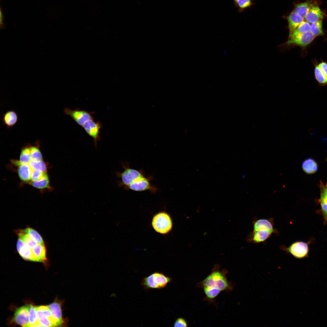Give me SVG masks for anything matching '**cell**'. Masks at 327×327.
<instances>
[{
	"instance_id": "7c38bea8",
	"label": "cell",
	"mask_w": 327,
	"mask_h": 327,
	"mask_svg": "<svg viewBox=\"0 0 327 327\" xmlns=\"http://www.w3.org/2000/svg\"><path fill=\"white\" fill-rule=\"evenodd\" d=\"M16 249L20 256L24 259L34 262H39L34 254L32 249L25 244L18 238L16 243Z\"/></svg>"
},
{
	"instance_id": "5b68a950",
	"label": "cell",
	"mask_w": 327,
	"mask_h": 327,
	"mask_svg": "<svg viewBox=\"0 0 327 327\" xmlns=\"http://www.w3.org/2000/svg\"><path fill=\"white\" fill-rule=\"evenodd\" d=\"M280 248L287 254H291L298 259H302L306 257L308 252V244L301 241L294 242L288 246L284 245H281Z\"/></svg>"
},
{
	"instance_id": "8fae6325",
	"label": "cell",
	"mask_w": 327,
	"mask_h": 327,
	"mask_svg": "<svg viewBox=\"0 0 327 327\" xmlns=\"http://www.w3.org/2000/svg\"><path fill=\"white\" fill-rule=\"evenodd\" d=\"M273 233L265 228H260L252 231L248 236L246 240L249 243H259L263 242L269 239Z\"/></svg>"
},
{
	"instance_id": "d6a6232c",
	"label": "cell",
	"mask_w": 327,
	"mask_h": 327,
	"mask_svg": "<svg viewBox=\"0 0 327 327\" xmlns=\"http://www.w3.org/2000/svg\"><path fill=\"white\" fill-rule=\"evenodd\" d=\"M315 75L316 79L320 84L322 85L327 84V78L318 65H317L315 67Z\"/></svg>"
},
{
	"instance_id": "52a82bcc",
	"label": "cell",
	"mask_w": 327,
	"mask_h": 327,
	"mask_svg": "<svg viewBox=\"0 0 327 327\" xmlns=\"http://www.w3.org/2000/svg\"><path fill=\"white\" fill-rule=\"evenodd\" d=\"M87 133L93 140L94 145L97 147V142L101 139L100 131L102 124L99 121H95L94 118L86 122L82 127Z\"/></svg>"
},
{
	"instance_id": "d6986e66",
	"label": "cell",
	"mask_w": 327,
	"mask_h": 327,
	"mask_svg": "<svg viewBox=\"0 0 327 327\" xmlns=\"http://www.w3.org/2000/svg\"><path fill=\"white\" fill-rule=\"evenodd\" d=\"M15 230L28 235L38 244H45L41 235L33 228L28 227L23 229H19Z\"/></svg>"
},
{
	"instance_id": "d4e9b609",
	"label": "cell",
	"mask_w": 327,
	"mask_h": 327,
	"mask_svg": "<svg viewBox=\"0 0 327 327\" xmlns=\"http://www.w3.org/2000/svg\"><path fill=\"white\" fill-rule=\"evenodd\" d=\"M31 160L30 144H27L21 148L19 161L23 164H29Z\"/></svg>"
},
{
	"instance_id": "ba28073f",
	"label": "cell",
	"mask_w": 327,
	"mask_h": 327,
	"mask_svg": "<svg viewBox=\"0 0 327 327\" xmlns=\"http://www.w3.org/2000/svg\"><path fill=\"white\" fill-rule=\"evenodd\" d=\"M315 38V36L310 31L299 34L289 37L286 44L288 45H294L304 47L312 42Z\"/></svg>"
},
{
	"instance_id": "8992f818",
	"label": "cell",
	"mask_w": 327,
	"mask_h": 327,
	"mask_svg": "<svg viewBox=\"0 0 327 327\" xmlns=\"http://www.w3.org/2000/svg\"><path fill=\"white\" fill-rule=\"evenodd\" d=\"M65 114L70 116L78 124L82 127L87 121L94 118L92 115L94 112H89L85 110L77 108L71 110L68 107L64 108Z\"/></svg>"
},
{
	"instance_id": "ac0fdd59",
	"label": "cell",
	"mask_w": 327,
	"mask_h": 327,
	"mask_svg": "<svg viewBox=\"0 0 327 327\" xmlns=\"http://www.w3.org/2000/svg\"><path fill=\"white\" fill-rule=\"evenodd\" d=\"M304 18L295 12L292 11L287 17L289 33L294 31L304 21Z\"/></svg>"
},
{
	"instance_id": "836d02e7",
	"label": "cell",
	"mask_w": 327,
	"mask_h": 327,
	"mask_svg": "<svg viewBox=\"0 0 327 327\" xmlns=\"http://www.w3.org/2000/svg\"><path fill=\"white\" fill-rule=\"evenodd\" d=\"M251 0H237L235 4L239 10H242L249 7L251 5Z\"/></svg>"
},
{
	"instance_id": "3957f363",
	"label": "cell",
	"mask_w": 327,
	"mask_h": 327,
	"mask_svg": "<svg viewBox=\"0 0 327 327\" xmlns=\"http://www.w3.org/2000/svg\"><path fill=\"white\" fill-rule=\"evenodd\" d=\"M172 278L162 272H154L143 278L140 284L146 290L160 289L171 282Z\"/></svg>"
},
{
	"instance_id": "9c48e42d",
	"label": "cell",
	"mask_w": 327,
	"mask_h": 327,
	"mask_svg": "<svg viewBox=\"0 0 327 327\" xmlns=\"http://www.w3.org/2000/svg\"><path fill=\"white\" fill-rule=\"evenodd\" d=\"M11 163L17 167V173L20 179L26 183L29 182L33 170L29 164H23L15 160H12Z\"/></svg>"
},
{
	"instance_id": "f1b7e54d",
	"label": "cell",
	"mask_w": 327,
	"mask_h": 327,
	"mask_svg": "<svg viewBox=\"0 0 327 327\" xmlns=\"http://www.w3.org/2000/svg\"><path fill=\"white\" fill-rule=\"evenodd\" d=\"M29 164L32 170H39L44 173H46L47 165L43 160H31Z\"/></svg>"
},
{
	"instance_id": "6da1fadb",
	"label": "cell",
	"mask_w": 327,
	"mask_h": 327,
	"mask_svg": "<svg viewBox=\"0 0 327 327\" xmlns=\"http://www.w3.org/2000/svg\"><path fill=\"white\" fill-rule=\"evenodd\" d=\"M121 165L123 171L115 173L117 177L121 179L117 181L118 187L137 192L148 191L153 194L159 191V189L151 183L153 179L152 176H146L142 170L131 168L128 162H122Z\"/></svg>"
},
{
	"instance_id": "e575fe53",
	"label": "cell",
	"mask_w": 327,
	"mask_h": 327,
	"mask_svg": "<svg viewBox=\"0 0 327 327\" xmlns=\"http://www.w3.org/2000/svg\"><path fill=\"white\" fill-rule=\"evenodd\" d=\"M46 173H44L42 171L33 170L31 176L30 181H35L38 180L43 178Z\"/></svg>"
},
{
	"instance_id": "e0dca14e",
	"label": "cell",
	"mask_w": 327,
	"mask_h": 327,
	"mask_svg": "<svg viewBox=\"0 0 327 327\" xmlns=\"http://www.w3.org/2000/svg\"><path fill=\"white\" fill-rule=\"evenodd\" d=\"M2 115L3 124L8 129L12 128L18 121V115L14 111L9 110Z\"/></svg>"
},
{
	"instance_id": "83f0119b",
	"label": "cell",
	"mask_w": 327,
	"mask_h": 327,
	"mask_svg": "<svg viewBox=\"0 0 327 327\" xmlns=\"http://www.w3.org/2000/svg\"><path fill=\"white\" fill-rule=\"evenodd\" d=\"M15 232L18 238L31 248L33 249L38 244L28 235L16 230Z\"/></svg>"
},
{
	"instance_id": "603a6c76",
	"label": "cell",
	"mask_w": 327,
	"mask_h": 327,
	"mask_svg": "<svg viewBox=\"0 0 327 327\" xmlns=\"http://www.w3.org/2000/svg\"><path fill=\"white\" fill-rule=\"evenodd\" d=\"M28 183L33 187L40 190L51 189L49 184V177L46 173L41 179L37 181H30Z\"/></svg>"
},
{
	"instance_id": "44dd1931",
	"label": "cell",
	"mask_w": 327,
	"mask_h": 327,
	"mask_svg": "<svg viewBox=\"0 0 327 327\" xmlns=\"http://www.w3.org/2000/svg\"><path fill=\"white\" fill-rule=\"evenodd\" d=\"M32 250L34 254L39 262L44 263L46 261L47 252L45 244H38L32 249Z\"/></svg>"
},
{
	"instance_id": "f546056e",
	"label": "cell",
	"mask_w": 327,
	"mask_h": 327,
	"mask_svg": "<svg viewBox=\"0 0 327 327\" xmlns=\"http://www.w3.org/2000/svg\"><path fill=\"white\" fill-rule=\"evenodd\" d=\"M321 190L320 204L322 211L327 217V187L322 186Z\"/></svg>"
},
{
	"instance_id": "cb8c5ba5",
	"label": "cell",
	"mask_w": 327,
	"mask_h": 327,
	"mask_svg": "<svg viewBox=\"0 0 327 327\" xmlns=\"http://www.w3.org/2000/svg\"><path fill=\"white\" fill-rule=\"evenodd\" d=\"M40 141L37 140L33 145L30 144V151L31 160H42V156L40 149Z\"/></svg>"
},
{
	"instance_id": "8d00e7d4",
	"label": "cell",
	"mask_w": 327,
	"mask_h": 327,
	"mask_svg": "<svg viewBox=\"0 0 327 327\" xmlns=\"http://www.w3.org/2000/svg\"><path fill=\"white\" fill-rule=\"evenodd\" d=\"M319 67L327 78V63L322 62L318 65Z\"/></svg>"
},
{
	"instance_id": "4dcf8cb0",
	"label": "cell",
	"mask_w": 327,
	"mask_h": 327,
	"mask_svg": "<svg viewBox=\"0 0 327 327\" xmlns=\"http://www.w3.org/2000/svg\"><path fill=\"white\" fill-rule=\"evenodd\" d=\"M310 23L304 20L297 27L295 30L289 33V37L299 34L306 33L310 31Z\"/></svg>"
},
{
	"instance_id": "7402d4cb",
	"label": "cell",
	"mask_w": 327,
	"mask_h": 327,
	"mask_svg": "<svg viewBox=\"0 0 327 327\" xmlns=\"http://www.w3.org/2000/svg\"><path fill=\"white\" fill-rule=\"evenodd\" d=\"M302 167L303 171L308 174L314 173L318 170L317 164L311 158L305 160L302 164Z\"/></svg>"
},
{
	"instance_id": "d590c367",
	"label": "cell",
	"mask_w": 327,
	"mask_h": 327,
	"mask_svg": "<svg viewBox=\"0 0 327 327\" xmlns=\"http://www.w3.org/2000/svg\"><path fill=\"white\" fill-rule=\"evenodd\" d=\"M173 326L174 327H188V324L186 320L182 317H179L175 321Z\"/></svg>"
},
{
	"instance_id": "5bb4252c",
	"label": "cell",
	"mask_w": 327,
	"mask_h": 327,
	"mask_svg": "<svg viewBox=\"0 0 327 327\" xmlns=\"http://www.w3.org/2000/svg\"><path fill=\"white\" fill-rule=\"evenodd\" d=\"M274 223L273 218L259 219L255 218L252 221L253 229L252 231L263 228L268 229L273 233L278 234V230L274 227Z\"/></svg>"
},
{
	"instance_id": "ffe728a7",
	"label": "cell",
	"mask_w": 327,
	"mask_h": 327,
	"mask_svg": "<svg viewBox=\"0 0 327 327\" xmlns=\"http://www.w3.org/2000/svg\"><path fill=\"white\" fill-rule=\"evenodd\" d=\"M315 4L310 1L297 4L295 5L294 11L304 18L311 8Z\"/></svg>"
},
{
	"instance_id": "2e32d148",
	"label": "cell",
	"mask_w": 327,
	"mask_h": 327,
	"mask_svg": "<svg viewBox=\"0 0 327 327\" xmlns=\"http://www.w3.org/2000/svg\"><path fill=\"white\" fill-rule=\"evenodd\" d=\"M37 315L38 320L43 319H50L55 326H59L58 324L53 317L48 306H35Z\"/></svg>"
},
{
	"instance_id": "277c9868",
	"label": "cell",
	"mask_w": 327,
	"mask_h": 327,
	"mask_svg": "<svg viewBox=\"0 0 327 327\" xmlns=\"http://www.w3.org/2000/svg\"><path fill=\"white\" fill-rule=\"evenodd\" d=\"M152 223L153 228L156 232L163 234L169 232L172 226L171 218L164 212L156 215L153 219Z\"/></svg>"
},
{
	"instance_id": "4fadbf2b",
	"label": "cell",
	"mask_w": 327,
	"mask_h": 327,
	"mask_svg": "<svg viewBox=\"0 0 327 327\" xmlns=\"http://www.w3.org/2000/svg\"><path fill=\"white\" fill-rule=\"evenodd\" d=\"M63 302L56 301L50 304L48 306L52 315L57 322L59 326H67L68 320L63 317L61 306Z\"/></svg>"
},
{
	"instance_id": "30bf717a",
	"label": "cell",
	"mask_w": 327,
	"mask_h": 327,
	"mask_svg": "<svg viewBox=\"0 0 327 327\" xmlns=\"http://www.w3.org/2000/svg\"><path fill=\"white\" fill-rule=\"evenodd\" d=\"M29 305L23 306L15 310L13 320L17 324L22 327H29Z\"/></svg>"
},
{
	"instance_id": "484cf974",
	"label": "cell",
	"mask_w": 327,
	"mask_h": 327,
	"mask_svg": "<svg viewBox=\"0 0 327 327\" xmlns=\"http://www.w3.org/2000/svg\"><path fill=\"white\" fill-rule=\"evenodd\" d=\"M29 305V327L41 326L37 315L35 306L31 305Z\"/></svg>"
},
{
	"instance_id": "7a4b0ae2",
	"label": "cell",
	"mask_w": 327,
	"mask_h": 327,
	"mask_svg": "<svg viewBox=\"0 0 327 327\" xmlns=\"http://www.w3.org/2000/svg\"><path fill=\"white\" fill-rule=\"evenodd\" d=\"M220 265L216 264L211 273L202 281L197 283V286L203 287H213L219 289L221 291H232L233 285L228 281L226 277L228 271L226 269H220Z\"/></svg>"
},
{
	"instance_id": "74e56055",
	"label": "cell",
	"mask_w": 327,
	"mask_h": 327,
	"mask_svg": "<svg viewBox=\"0 0 327 327\" xmlns=\"http://www.w3.org/2000/svg\"><path fill=\"white\" fill-rule=\"evenodd\" d=\"M237 0H233L234 3Z\"/></svg>"
},
{
	"instance_id": "4316f807",
	"label": "cell",
	"mask_w": 327,
	"mask_h": 327,
	"mask_svg": "<svg viewBox=\"0 0 327 327\" xmlns=\"http://www.w3.org/2000/svg\"><path fill=\"white\" fill-rule=\"evenodd\" d=\"M202 288L205 294L206 299L210 302H213L221 292L219 289L213 287H205Z\"/></svg>"
},
{
	"instance_id": "1f68e13d",
	"label": "cell",
	"mask_w": 327,
	"mask_h": 327,
	"mask_svg": "<svg viewBox=\"0 0 327 327\" xmlns=\"http://www.w3.org/2000/svg\"><path fill=\"white\" fill-rule=\"evenodd\" d=\"M310 31L315 36H320L324 34L322 29V20L310 23Z\"/></svg>"
},
{
	"instance_id": "9a60e30c",
	"label": "cell",
	"mask_w": 327,
	"mask_h": 327,
	"mask_svg": "<svg viewBox=\"0 0 327 327\" xmlns=\"http://www.w3.org/2000/svg\"><path fill=\"white\" fill-rule=\"evenodd\" d=\"M323 17V12L318 5L315 4L307 13L304 19L305 21L311 23L322 20Z\"/></svg>"
}]
</instances>
